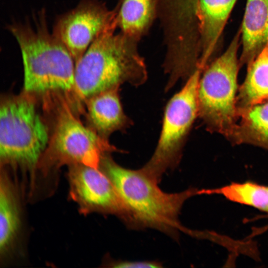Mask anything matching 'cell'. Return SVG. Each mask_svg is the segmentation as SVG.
Returning a JSON list of instances; mask_svg holds the SVG:
<instances>
[{
    "instance_id": "cell-15",
    "label": "cell",
    "mask_w": 268,
    "mask_h": 268,
    "mask_svg": "<svg viewBox=\"0 0 268 268\" xmlns=\"http://www.w3.org/2000/svg\"><path fill=\"white\" fill-rule=\"evenodd\" d=\"M268 101V45L247 66V75L236 98L237 114Z\"/></svg>"
},
{
    "instance_id": "cell-16",
    "label": "cell",
    "mask_w": 268,
    "mask_h": 268,
    "mask_svg": "<svg viewBox=\"0 0 268 268\" xmlns=\"http://www.w3.org/2000/svg\"><path fill=\"white\" fill-rule=\"evenodd\" d=\"M236 124L227 138L233 144H249L268 151V101L238 113Z\"/></svg>"
},
{
    "instance_id": "cell-2",
    "label": "cell",
    "mask_w": 268,
    "mask_h": 268,
    "mask_svg": "<svg viewBox=\"0 0 268 268\" xmlns=\"http://www.w3.org/2000/svg\"><path fill=\"white\" fill-rule=\"evenodd\" d=\"M7 29L21 52L27 93L73 90L75 61L50 31L44 9L35 16L33 24L13 22Z\"/></svg>"
},
{
    "instance_id": "cell-19",
    "label": "cell",
    "mask_w": 268,
    "mask_h": 268,
    "mask_svg": "<svg viewBox=\"0 0 268 268\" xmlns=\"http://www.w3.org/2000/svg\"><path fill=\"white\" fill-rule=\"evenodd\" d=\"M268 218V214L265 215H261V216H256L255 218H252V220H254L260 218ZM268 231V225L259 227L256 228L254 227L252 228V233L250 234V235L248 237V238H252L253 237L256 236L257 235L261 234L266 231Z\"/></svg>"
},
{
    "instance_id": "cell-5",
    "label": "cell",
    "mask_w": 268,
    "mask_h": 268,
    "mask_svg": "<svg viewBox=\"0 0 268 268\" xmlns=\"http://www.w3.org/2000/svg\"><path fill=\"white\" fill-rule=\"evenodd\" d=\"M241 29L225 52L203 70L198 90V116L211 132L227 139L237 123V75L240 68L238 51Z\"/></svg>"
},
{
    "instance_id": "cell-4",
    "label": "cell",
    "mask_w": 268,
    "mask_h": 268,
    "mask_svg": "<svg viewBox=\"0 0 268 268\" xmlns=\"http://www.w3.org/2000/svg\"><path fill=\"white\" fill-rule=\"evenodd\" d=\"M47 127L36 106L26 95L3 99L0 107V158L1 165L34 170L48 145Z\"/></svg>"
},
{
    "instance_id": "cell-10",
    "label": "cell",
    "mask_w": 268,
    "mask_h": 268,
    "mask_svg": "<svg viewBox=\"0 0 268 268\" xmlns=\"http://www.w3.org/2000/svg\"><path fill=\"white\" fill-rule=\"evenodd\" d=\"M237 0H198L201 55L202 71L213 60L225 25Z\"/></svg>"
},
{
    "instance_id": "cell-9",
    "label": "cell",
    "mask_w": 268,
    "mask_h": 268,
    "mask_svg": "<svg viewBox=\"0 0 268 268\" xmlns=\"http://www.w3.org/2000/svg\"><path fill=\"white\" fill-rule=\"evenodd\" d=\"M68 179L70 197L80 212L113 214L132 228V218L127 206L111 181L99 168L71 165Z\"/></svg>"
},
{
    "instance_id": "cell-12",
    "label": "cell",
    "mask_w": 268,
    "mask_h": 268,
    "mask_svg": "<svg viewBox=\"0 0 268 268\" xmlns=\"http://www.w3.org/2000/svg\"><path fill=\"white\" fill-rule=\"evenodd\" d=\"M240 29V68L247 66L268 45V0H247Z\"/></svg>"
},
{
    "instance_id": "cell-3",
    "label": "cell",
    "mask_w": 268,
    "mask_h": 268,
    "mask_svg": "<svg viewBox=\"0 0 268 268\" xmlns=\"http://www.w3.org/2000/svg\"><path fill=\"white\" fill-rule=\"evenodd\" d=\"M99 169L111 181L127 206L133 228H154L174 238L179 231L186 229L179 222V214L187 199L199 195L198 189L172 194L163 192L158 183L140 169L123 167L108 154L102 159Z\"/></svg>"
},
{
    "instance_id": "cell-7",
    "label": "cell",
    "mask_w": 268,
    "mask_h": 268,
    "mask_svg": "<svg viewBox=\"0 0 268 268\" xmlns=\"http://www.w3.org/2000/svg\"><path fill=\"white\" fill-rule=\"evenodd\" d=\"M115 150L107 138L85 126L67 106H64L37 167L45 175L65 165L99 168L102 158Z\"/></svg>"
},
{
    "instance_id": "cell-14",
    "label": "cell",
    "mask_w": 268,
    "mask_h": 268,
    "mask_svg": "<svg viewBox=\"0 0 268 268\" xmlns=\"http://www.w3.org/2000/svg\"><path fill=\"white\" fill-rule=\"evenodd\" d=\"M116 9L120 32L138 41L158 15L157 0H120Z\"/></svg>"
},
{
    "instance_id": "cell-17",
    "label": "cell",
    "mask_w": 268,
    "mask_h": 268,
    "mask_svg": "<svg viewBox=\"0 0 268 268\" xmlns=\"http://www.w3.org/2000/svg\"><path fill=\"white\" fill-rule=\"evenodd\" d=\"M201 195H221L235 202L255 207L268 213V186L251 181L232 183L222 187L201 190Z\"/></svg>"
},
{
    "instance_id": "cell-18",
    "label": "cell",
    "mask_w": 268,
    "mask_h": 268,
    "mask_svg": "<svg viewBox=\"0 0 268 268\" xmlns=\"http://www.w3.org/2000/svg\"><path fill=\"white\" fill-rule=\"evenodd\" d=\"M110 267L120 268H160L161 264L156 261H117L111 262Z\"/></svg>"
},
{
    "instance_id": "cell-8",
    "label": "cell",
    "mask_w": 268,
    "mask_h": 268,
    "mask_svg": "<svg viewBox=\"0 0 268 268\" xmlns=\"http://www.w3.org/2000/svg\"><path fill=\"white\" fill-rule=\"evenodd\" d=\"M112 27H118L116 8L110 10L97 0H81L59 16L53 32L76 62L99 35Z\"/></svg>"
},
{
    "instance_id": "cell-13",
    "label": "cell",
    "mask_w": 268,
    "mask_h": 268,
    "mask_svg": "<svg viewBox=\"0 0 268 268\" xmlns=\"http://www.w3.org/2000/svg\"><path fill=\"white\" fill-rule=\"evenodd\" d=\"M119 88L104 91L86 100L87 117L92 128L105 138L128 124L120 101Z\"/></svg>"
},
{
    "instance_id": "cell-11",
    "label": "cell",
    "mask_w": 268,
    "mask_h": 268,
    "mask_svg": "<svg viewBox=\"0 0 268 268\" xmlns=\"http://www.w3.org/2000/svg\"><path fill=\"white\" fill-rule=\"evenodd\" d=\"M22 226L20 198L16 186L1 168L0 177V256L8 258L20 235Z\"/></svg>"
},
{
    "instance_id": "cell-1",
    "label": "cell",
    "mask_w": 268,
    "mask_h": 268,
    "mask_svg": "<svg viewBox=\"0 0 268 268\" xmlns=\"http://www.w3.org/2000/svg\"><path fill=\"white\" fill-rule=\"evenodd\" d=\"M109 28L91 44L75 62L73 90L79 98L92 96L125 83L139 86L147 72L138 50L139 41Z\"/></svg>"
},
{
    "instance_id": "cell-6",
    "label": "cell",
    "mask_w": 268,
    "mask_h": 268,
    "mask_svg": "<svg viewBox=\"0 0 268 268\" xmlns=\"http://www.w3.org/2000/svg\"><path fill=\"white\" fill-rule=\"evenodd\" d=\"M202 72L200 68L196 69L169 101L155 151L140 169L157 183L167 170L178 164L188 134L198 116V90Z\"/></svg>"
}]
</instances>
